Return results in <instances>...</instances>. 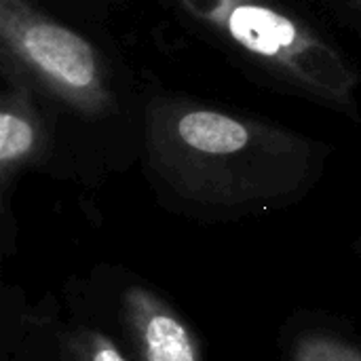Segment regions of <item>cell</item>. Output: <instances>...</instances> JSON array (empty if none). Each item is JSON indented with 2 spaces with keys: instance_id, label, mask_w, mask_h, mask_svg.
Returning <instances> with one entry per match:
<instances>
[{
  "instance_id": "obj_1",
  "label": "cell",
  "mask_w": 361,
  "mask_h": 361,
  "mask_svg": "<svg viewBox=\"0 0 361 361\" xmlns=\"http://www.w3.org/2000/svg\"><path fill=\"white\" fill-rule=\"evenodd\" d=\"M140 137L157 203L203 226L298 205L330 157V146L309 135L182 97L150 99Z\"/></svg>"
},
{
  "instance_id": "obj_5",
  "label": "cell",
  "mask_w": 361,
  "mask_h": 361,
  "mask_svg": "<svg viewBox=\"0 0 361 361\" xmlns=\"http://www.w3.org/2000/svg\"><path fill=\"white\" fill-rule=\"evenodd\" d=\"M0 361H129L112 334L68 288L30 300L23 288L0 290Z\"/></svg>"
},
{
  "instance_id": "obj_6",
  "label": "cell",
  "mask_w": 361,
  "mask_h": 361,
  "mask_svg": "<svg viewBox=\"0 0 361 361\" xmlns=\"http://www.w3.org/2000/svg\"><path fill=\"white\" fill-rule=\"evenodd\" d=\"M0 95V256L17 254L19 224L13 209L17 182L25 171H57L59 131L57 116L40 102L38 93L21 78L4 74Z\"/></svg>"
},
{
  "instance_id": "obj_8",
  "label": "cell",
  "mask_w": 361,
  "mask_h": 361,
  "mask_svg": "<svg viewBox=\"0 0 361 361\" xmlns=\"http://www.w3.org/2000/svg\"><path fill=\"white\" fill-rule=\"evenodd\" d=\"M347 4L351 6V11H353L355 15H360L361 17V0H347Z\"/></svg>"
},
{
  "instance_id": "obj_3",
  "label": "cell",
  "mask_w": 361,
  "mask_h": 361,
  "mask_svg": "<svg viewBox=\"0 0 361 361\" xmlns=\"http://www.w3.org/2000/svg\"><path fill=\"white\" fill-rule=\"evenodd\" d=\"M0 55L4 74L78 121L99 123L114 112L104 55L30 0H0Z\"/></svg>"
},
{
  "instance_id": "obj_2",
  "label": "cell",
  "mask_w": 361,
  "mask_h": 361,
  "mask_svg": "<svg viewBox=\"0 0 361 361\" xmlns=\"http://www.w3.org/2000/svg\"><path fill=\"white\" fill-rule=\"evenodd\" d=\"M178 4L275 78L360 118L357 70L332 40L279 0H178Z\"/></svg>"
},
{
  "instance_id": "obj_4",
  "label": "cell",
  "mask_w": 361,
  "mask_h": 361,
  "mask_svg": "<svg viewBox=\"0 0 361 361\" xmlns=\"http://www.w3.org/2000/svg\"><path fill=\"white\" fill-rule=\"evenodd\" d=\"M63 288L118 343L129 361H207L205 341L176 300L148 277L114 262L72 275Z\"/></svg>"
},
{
  "instance_id": "obj_9",
  "label": "cell",
  "mask_w": 361,
  "mask_h": 361,
  "mask_svg": "<svg viewBox=\"0 0 361 361\" xmlns=\"http://www.w3.org/2000/svg\"><path fill=\"white\" fill-rule=\"evenodd\" d=\"M353 250H355V252L361 256V235L355 239V241H353Z\"/></svg>"
},
{
  "instance_id": "obj_7",
  "label": "cell",
  "mask_w": 361,
  "mask_h": 361,
  "mask_svg": "<svg viewBox=\"0 0 361 361\" xmlns=\"http://www.w3.org/2000/svg\"><path fill=\"white\" fill-rule=\"evenodd\" d=\"M281 361H361L360 334L338 317L296 311L279 330Z\"/></svg>"
}]
</instances>
